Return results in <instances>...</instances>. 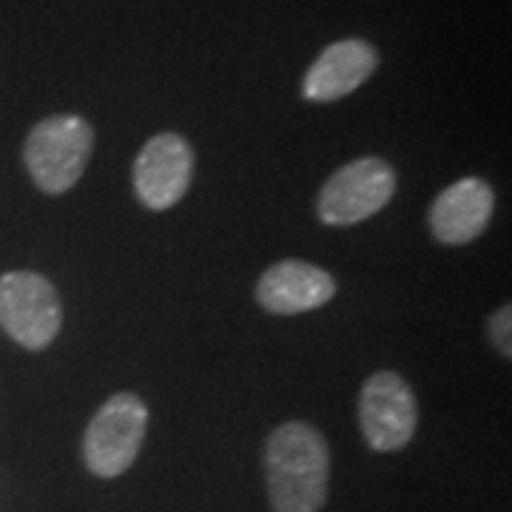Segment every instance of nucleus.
I'll return each mask as SVG.
<instances>
[{
	"label": "nucleus",
	"mask_w": 512,
	"mask_h": 512,
	"mask_svg": "<svg viewBox=\"0 0 512 512\" xmlns=\"http://www.w3.org/2000/svg\"><path fill=\"white\" fill-rule=\"evenodd\" d=\"M194 177V148L183 134L163 131L148 140L134 160L137 200L151 211H168L188 194Z\"/></svg>",
	"instance_id": "0eeeda50"
},
{
	"label": "nucleus",
	"mask_w": 512,
	"mask_h": 512,
	"mask_svg": "<svg viewBox=\"0 0 512 512\" xmlns=\"http://www.w3.org/2000/svg\"><path fill=\"white\" fill-rule=\"evenodd\" d=\"M94 148V128L80 114L40 120L23 146V163L46 194H66L83 177Z\"/></svg>",
	"instance_id": "f03ea898"
},
{
	"label": "nucleus",
	"mask_w": 512,
	"mask_h": 512,
	"mask_svg": "<svg viewBox=\"0 0 512 512\" xmlns=\"http://www.w3.org/2000/svg\"><path fill=\"white\" fill-rule=\"evenodd\" d=\"M419 407L413 387L393 370L373 373L359 393V424L376 453H396L416 436Z\"/></svg>",
	"instance_id": "423d86ee"
},
{
	"label": "nucleus",
	"mask_w": 512,
	"mask_h": 512,
	"mask_svg": "<svg viewBox=\"0 0 512 512\" xmlns=\"http://www.w3.org/2000/svg\"><path fill=\"white\" fill-rule=\"evenodd\" d=\"M495 191L481 177H464L447 185L430 205V234L441 245H467L493 220Z\"/></svg>",
	"instance_id": "1a4fd4ad"
},
{
	"label": "nucleus",
	"mask_w": 512,
	"mask_h": 512,
	"mask_svg": "<svg viewBox=\"0 0 512 512\" xmlns=\"http://www.w3.org/2000/svg\"><path fill=\"white\" fill-rule=\"evenodd\" d=\"M148 430V407L134 393H117L86 427L83 458L97 478H117L134 464Z\"/></svg>",
	"instance_id": "7ed1b4c3"
},
{
	"label": "nucleus",
	"mask_w": 512,
	"mask_h": 512,
	"mask_svg": "<svg viewBox=\"0 0 512 512\" xmlns=\"http://www.w3.org/2000/svg\"><path fill=\"white\" fill-rule=\"evenodd\" d=\"M396 194V171L382 157H359L322 185L316 214L325 225L348 228L376 217Z\"/></svg>",
	"instance_id": "39448f33"
},
{
	"label": "nucleus",
	"mask_w": 512,
	"mask_h": 512,
	"mask_svg": "<svg viewBox=\"0 0 512 512\" xmlns=\"http://www.w3.org/2000/svg\"><path fill=\"white\" fill-rule=\"evenodd\" d=\"M336 296V279L311 262L285 259L271 265L256 282V302L276 316H296L328 305Z\"/></svg>",
	"instance_id": "6e6552de"
},
{
	"label": "nucleus",
	"mask_w": 512,
	"mask_h": 512,
	"mask_svg": "<svg viewBox=\"0 0 512 512\" xmlns=\"http://www.w3.org/2000/svg\"><path fill=\"white\" fill-rule=\"evenodd\" d=\"M265 481L274 512H319L328 501L330 450L308 421H285L265 441Z\"/></svg>",
	"instance_id": "f257e3e1"
},
{
	"label": "nucleus",
	"mask_w": 512,
	"mask_h": 512,
	"mask_svg": "<svg viewBox=\"0 0 512 512\" xmlns=\"http://www.w3.org/2000/svg\"><path fill=\"white\" fill-rule=\"evenodd\" d=\"M0 328L20 348H49L63 328V305L55 285L35 271L0 276Z\"/></svg>",
	"instance_id": "20e7f679"
},
{
	"label": "nucleus",
	"mask_w": 512,
	"mask_h": 512,
	"mask_svg": "<svg viewBox=\"0 0 512 512\" xmlns=\"http://www.w3.org/2000/svg\"><path fill=\"white\" fill-rule=\"evenodd\" d=\"M490 339H493L495 350L504 356V359H510L512 356V308L510 305H504V308H498L493 313V319H490Z\"/></svg>",
	"instance_id": "9b49d317"
},
{
	"label": "nucleus",
	"mask_w": 512,
	"mask_h": 512,
	"mask_svg": "<svg viewBox=\"0 0 512 512\" xmlns=\"http://www.w3.org/2000/svg\"><path fill=\"white\" fill-rule=\"evenodd\" d=\"M379 66V52L367 40H339L330 43L322 55L313 60L305 74L302 94L311 103H333L365 86L370 74Z\"/></svg>",
	"instance_id": "9d476101"
}]
</instances>
